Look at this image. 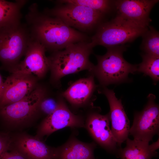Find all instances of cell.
<instances>
[{
    "label": "cell",
    "mask_w": 159,
    "mask_h": 159,
    "mask_svg": "<svg viewBox=\"0 0 159 159\" xmlns=\"http://www.w3.org/2000/svg\"><path fill=\"white\" fill-rule=\"evenodd\" d=\"M49 93L42 99L39 106L40 114L46 117L52 113L56 109L59 103L60 97V95L55 98L50 96Z\"/></svg>",
    "instance_id": "603a6c76"
},
{
    "label": "cell",
    "mask_w": 159,
    "mask_h": 159,
    "mask_svg": "<svg viewBox=\"0 0 159 159\" xmlns=\"http://www.w3.org/2000/svg\"><path fill=\"white\" fill-rule=\"evenodd\" d=\"M2 159H27L15 150L10 148L4 154Z\"/></svg>",
    "instance_id": "d4e9b609"
},
{
    "label": "cell",
    "mask_w": 159,
    "mask_h": 159,
    "mask_svg": "<svg viewBox=\"0 0 159 159\" xmlns=\"http://www.w3.org/2000/svg\"><path fill=\"white\" fill-rule=\"evenodd\" d=\"M101 87L99 91L106 97L109 104V113L111 131L118 147L120 148L122 144L126 140L129 135V120L121 100L116 97L113 90L106 87Z\"/></svg>",
    "instance_id": "4fadbf2b"
},
{
    "label": "cell",
    "mask_w": 159,
    "mask_h": 159,
    "mask_svg": "<svg viewBox=\"0 0 159 159\" xmlns=\"http://www.w3.org/2000/svg\"><path fill=\"white\" fill-rule=\"evenodd\" d=\"M11 148L27 159H57V148L47 145L36 137L20 134L12 139Z\"/></svg>",
    "instance_id": "9a60e30c"
},
{
    "label": "cell",
    "mask_w": 159,
    "mask_h": 159,
    "mask_svg": "<svg viewBox=\"0 0 159 159\" xmlns=\"http://www.w3.org/2000/svg\"><path fill=\"white\" fill-rule=\"evenodd\" d=\"M56 4L53 8L44 9L43 12L59 19L72 28L89 32L103 22L105 15L89 8L69 3Z\"/></svg>",
    "instance_id": "5b68a950"
},
{
    "label": "cell",
    "mask_w": 159,
    "mask_h": 159,
    "mask_svg": "<svg viewBox=\"0 0 159 159\" xmlns=\"http://www.w3.org/2000/svg\"><path fill=\"white\" fill-rule=\"evenodd\" d=\"M12 139L7 134H0V159L10 148Z\"/></svg>",
    "instance_id": "cb8c5ba5"
},
{
    "label": "cell",
    "mask_w": 159,
    "mask_h": 159,
    "mask_svg": "<svg viewBox=\"0 0 159 159\" xmlns=\"http://www.w3.org/2000/svg\"><path fill=\"white\" fill-rule=\"evenodd\" d=\"M100 109L94 106L84 117V128L96 143L109 153L117 155L119 148L110 127L109 113H100Z\"/></svg>",
    "instance_id": "ba28073f"
},
{
    "label": "cell",
    "mask_w": 159,
    "mask_h": 159,
    "mask_svg": "<svg viewBox=\"0 0 159 159\" xmlns=\"http://www.w3.org/2000/svg\"><path fill=\"white\" fill-rule=\"evenodd\" d=\"M147 98L143 109L135 113L129 135L132 136L134 139L149 143L159 133V107L155 95L150 94Z\"/></svg>",
    "instance_id": "9c48e42d"
},
{
    "label": "cell",
    "mask_w": 159,
    "mask_h": 159,
    "mask_svg": "<svg viewBox=\"0 0 159 159\" xmlns=\"http://www.w3.org/2000/svg\"><path fill=\"white\" fill-rule=\"evenodd\" d=\"M107 48L104 55H95L97 63L90 74L97 78L101 87L127 82L129 74L137 72L138 65L124 59L122 54L126 48L123 44Z\"/></svg>",
    "instance_id": "3957f363"
},
{
    "label": "cell",
    "mask_w": 159,
    "mask_h": 159,
    "mask_svg": "<svg viewBox=\"0 0 159 159\" xmlns=\"http://www.w3.org/2000/svg\"><path fill=\"white\" fill-rule=\"evenodd\" d=\"M32 40L26 24L0 28V69L11 73L25 55Z\"/></svg>",
    "instance_id": "277c9868"
},
{
    "label": "cell",
    "mask_w": 159,
    "mask_h": 159,
    "mask_svg": "<svg viewBox=\"0 0 159 159\" xmlns=\"http://www.w3.org/2000/svg\"><path fill=\"white\" fill-rule=\"evenodd\" d=\"M141 55L142 62L138 65L137 72L149 76L156 84L159 79V57L145 53Z\"/></svg>",
    "instance_id": "ffe728a7"
},
{
    "label": "cell",
    "mask_w": 159,
    "mask_h": 159,
    "mask_svg": "<svg viewBox=\"0 0 159 159\" xmlns=\"http://www.w3.org/2000/svg\"><path fill=\"white\" fill-rule=\"evenodd\" d=\"M27 2L17 0L15 2L0 0V28L21 23V10Z\"/></svg>",
    "instance_id": "d6986e66"
},
{
    "label": "cell",
    "mask_w": 159,
    "mask_h": 159,
    "mask_svg": "<svg viewBox=\"0 0 159 159\" xmlns=\"http://www.w3.org/2000/svg\"><path fill=\"white\" fill-rule=\"evenodd\" d=\"M148 27H138L115 17L98 26L91 39V42L94 47L100 45L106 48L123 45L142 36Z\"/></svg>",
    "instance_id": "8992f818"
},
{
    "label": "cell",
    "mask_w": 159,
    "mask_h": 159,
    "mask_svg": "<svg viewBox=\"0 0 159 159\" xmlns=\"http://www.w3.org/2000/svg\"><path fill=\"white\" fill-rule=\"evenodd\" d=\"M150 146L151 149L154 151L156 150L159 148V139L156 142L153 143Z\"/></svg>",
    "instance_id": "484cf974"
},
{
    "label": "cell",
    "mask_w": 159,
    "mask_h": 159,
    "mask_svg": "<svg viewBox=\"0 0 159 159\" xmlns=\"http://www.w3.org/2000/svg\"><path fill=\"white\" fill-rule=\"evenodd\" d=\"M97 144L86 143L78 140L74 134L68 140L57 148V159H96L94 151Z\"/></svg>",
    "instance_id": "e0dca14e"
},
{
    "label": "cell",
    "mask_w": 159,
    "mask_h": 159,
    "mask_svg": "<svg viewBox=\"0 0 159 159\" xmlns=\"http://www.w3.org/2000/svg\"><path fill=\"white\" fill-rule=\"evenodd\" d=\"M26 24L32 38L46 51L61 50L72 44L90 42L86 34L66 25L59 19L40 11L37 4L31 5L25 16Z\"/></svg>",
    "instance_id": "6da1fadb"
},
{
    "label": "cell",
    "mask_w": 159,
    "mask_h": 159,
    "mask_svg": "<svg viewBox=\"0 0 159 159\" xmlns=\"http://www.w3.org/2000/svg\"><path fill=\"white\" fill-rule=\"evenodd\" d=\"M48 93L46 87L39 84L30 94L23 99L0 108V116L14 125L29 122L40 114V103Z\"/></svg>",
    "instance_id": "52a82bcc"
},
{
    "label": "cell",
    "mask_w": 159,
    "mask_h": 159,
    "mask_svg": "<svg viewBox=\"0 0 159 159\" xmlns=\"http://www.w3.org/2000/svg\"><path fill=\"white\" fill-rule=\"evenodd\" d=\"M124 148H119L116 155L121 159H151L157 155L150 148L149 143L128 138Z\"/></svg>",
    "instance_id": "ac0fdd59"
},
{
    "label": "cell",
    "mask_w": 159,
    "mask_h": 159,
    "mask_svg": "<svg viewBox=\"0 0 159 159\" xmlns=\"http://www.w3.org/2000/svg\"><path fill=\"white\" fill-rule=\"evenodd\" d=\"M158 0H115L118 19L140 28L148 27L151 19L149 16Z\"/></svg>",
    "instance_id": "7c38bea8"
},
{
    "label": "cell",
    "mask_w": 159,
    "mask_h": 159,
    "mask_svg": "<svg viewBox=\"0 0 159 159\" xmlns=\"http://www.w3.org/2000/svg\"><path fill=\"white\" fill-rule=\"evenodd\" d=\"M45 47L33 39L25 55L24 60L11 73L19 72L33 74L39 79L43 78L49 70L48 57Z\"/></svg>",
    "instance_id": "5bb4252c"
},
{
    "label": "cell",
    "mask_w": 159,
    "mask_h": 159,
    "mask_svg": "<svg viewBox=\"0 0 159 159\" xmlns=\"http://www.w3.org/2000/svg\"><path fill=\"white\" fill-rule=\"evenodd\" d=\"M4 83L2 76L0 74V98L2 91Z\"/></svg>",
    "instance_id": "4316f807"
},
{
    "label": "cell",
    "mask_w": 159,
    "mask_h": 159,
    "mask_svg": "<svg viewBox=\"0 0 159 159\" xmlns=\"http://www.w3.org/2000/svg\"><path fill=\"white\" fill-rule=\"evenodd\" d=\"M143 34L141 48L147 54L159 57V34L153 27L149 26Z\"/></svg>",
    "instance_id": "7402d4cb"
},
{
    "label": "cell",
    "mask_w": 159,
    "mask_h": 159,
    "mask_svg": "<svg viewBox=\"0 0 159 159\" xmlns=\"http://www.w3.org/2000/svg\"><path fill=\"white\" fill-rule=\"evenodd\" d=\"M115 1L108 0H61L56 3H69L89 8L99 12L104 15L115 8Z\"/></svg>",
    "instance_id": "44dd1931"
},
{
    "label": "cell",
    "mask_w": 159,
    "mask_h": 159,
    "mask_svg": "<svg viewBox=\"0 0 159 159\" xmlns=\"http://www.w3.org/2000/svg\"><path fill=\"white\" fill-rule=\"evenodd\" d=\"M73 83L65 91L60 93L74 109L90 108L93 106L92 101L93 94L97 86L92 74Z\"/></svg>",
    "instance_id": "2e32d148"
},
{
    "label": "cell",
    "mask_w": 159,
    "mask_h": 159,
    "mask_svg": "<svg viewBox=\"0 0 159 159\" xmlns=\"http://www.w3.org/2000/svg\"><path fill=\"white\" fill-rule=\"evenodd\" d=\"M38 80L32 74L19 72L12 73L4 82L0 98V108L28 95L38 85Z\"/></svg>",
    "instance_id": "8fae6325"
},
{
    "label": "cell",
    "mask_w": 159,
    "mask_h": 159,
    "mask_svg": "<svg viewBox=\"0 0 159 159\" xmlns=\"http://www.w3.org/2000/svg\"><path fill=\"white\" fill-rule=\"evenodd\" d=\"M84 117L73 113L60 94L57 108L42 121L35 137L41 140L44 137L48 136L56 131L65 127L84 128Z\"/></svg>",
    "instance_id": "30bf717a"
},
{
    "label": "cell",
    "mask_w": 159,
    "mask_h": 159,
    "mask_svg": "<svg viewBox=\"0 0 159 159\" xmlns=\"http://www.w3.org/2000/svg\"><path fill=\"white\" fill-rule=\"evenodd\" d=\"M94 47L91 42H81L53 52L48 57L51 84L58 87L65 76L85 70L91 72L95 65L90 61L89 57Z\"/></svg>",
    "instance_id": "7a4b0ae2"
}]
</instances>
